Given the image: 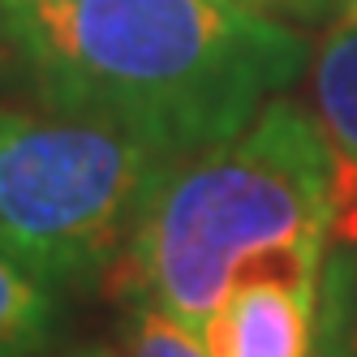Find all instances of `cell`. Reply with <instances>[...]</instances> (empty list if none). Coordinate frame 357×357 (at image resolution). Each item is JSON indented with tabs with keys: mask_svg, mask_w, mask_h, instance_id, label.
I'll return each instance as SVG.
<instances>
[{
	"mask_svg": "<svg viewBox=\"0 0 357 357\" xmlns=\"http://www.w3.org/2000/svg\"><path fill=\"white\" fill-rule=\"evenodd\" d=\"M0 47L43 108L172 160L241 134L314 56L245 0H0Z\"/></svg>",
	"mask_w": 357,
	"mask_h": 357,
	"instance_id": "obj_1",
	"label": "cell"
},
{
	"mask_svg": "<svg viewBox=\"0 0 357 357\" xmlns=\"http://www.w3.org/2000/svg\"><path fill=\"white\" fill-rule=\"evenodd\" d=\"M336 228L357 233V181L319 116L280 95L241 134L168 168L125 250V293L202 336L241 280L323 267Z\"/></svg>",
	"mask_w": 357,
	"mask_h": 357,
	"instance_id": "obj_2",
	"label": "cell"
},
{
	"mask_svg": "<svg viewBox=\"0 0 357 357\" xmlns=\"http://www.w3.org/2000/svg\"><path fill=\"white\" fill-rule=\"evenodd\" d=\"M176 160L104 121L0 108V254L56 289L99 280Z\"/></svg>",
	"mask_w": 357,
	"mask_h": 357,
	"instance_id": "obj_3",
	"label": "cell"
},
{
	"mask_svg": "<svg viewBox=\"0 0 357 357\" xmlns=\"http://www.w3.org/2000/svg\"><path fill=\"white\" fill-rule=\"evenodd\" d=\"M323 267H275L220 301L202 340L215 357H314L323 336Z\"/></svg>",
	"mask_w": 357,
	"mask_h": 357,
	"instance_id": "obj_4",
	"label": "cell"
},
{
	"mask_svg": "<svg viewBox=\"0 0 357 357\" xmlns=\"http://www.w3.org/2000/svg\"><path fill=\"white\" fill-rule=\"evenodd\" d=\"M314 116L340 168L357 181V17H336L310 56Z\"/></svg>",
	"mask_w": 357,
	"mask_h": 357,
	"instance_id": "obj_5",
	"label": "cell"
},
{
	"mask_svg": "<svg viewBox=\"0 0 357 357\" xmlns=\"http://www.w3.org/2000/svg\"><path fill=\"white\" fill-rule=\"evenodd\" d=\"M65 327V289L0 254V357H39Z\"/></svg>",
	"mask_w": 357,
	"mask_h": 357,
	"instance_id": "obj_6",
	"label": "cell"
},
{
	"mask_svg": "<svg viewBox=\"0 0 357 357\" xmlns=\"http://www.w3.org/2000/svg\"><path fill=\"white\" fill-rule=\"evenodd\" d=\"M121 357H215V353L207 349V340L198 331L176 323L155 301L130 297L125 327H121Z\"/></svg>",
	"mask_w": 357,
	"mask_h": 357,
	"instance_id": "obj_7",
	"label": "cell"
},
{
	"mask_svg": "<svg viewBox=\"0 0 357 357\" xmlns=\"http://www.w3.org/2000/svg\"><path fill=\"white\" fill-rule=\"evenodd\" d=\"M245 5H280V9H297V13H305V17H319L331 0H245Z\"/></svg>",
	"mask_w": 357,
	"mask_h": 357,
	"instance_id": "obj_8",
	"label": "cell"
},
{
	"mask_svg": "<svg viewBox=\"0 0 357 357\" xmlns=\"http://www.w3.org/2000/svg\"><path fill=\"white\" fill-rule=\"evenodd\" d=\"M331 13L336 17H357V0H331Z\"/></svg>",
	"mask_w": 357,
	"mask_h": 357,
	"instance_id": "obj_9",
	"label": "cell"
},
{
	"mask_svg": "<svg viewBox=\"0 0 357 357\" xmlns=\"http://www.w3.org/2000/svg\"><path fill=\"white\" fill-rule=\"evenodd\" d=\"M65 357H116V353H108V349L91 344V349H73V353H65Z\"/></svg>",
	"mask_w": 357,
	"mask_h": 357,
	"instance_id": "obj_10",
	"label": "cell"
}]
</instances>
